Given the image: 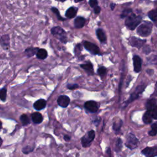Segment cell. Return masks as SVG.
<instances>
[{"mask_svg":"<svg viewBox=\"0 0 157 157\" xmlns=\"http://www.w3.org/2000/svg\"><path fill=\"white\" fill-rule=\"evenodd\" d=\"M142 17L131 13L125 20V25L130 30H134L142 21Z\"/></svg>","mask_w":157,"mask_h":157,"instance_id":"cell-1","label":"cell"},{"mask_svg":"<svg viewBox=\"0 0 157 157\" xmlns=\"http://www.w3.org/2000/svg\"><path fill=\"white\" fill-rule=\"evenodd\" d=\"M153 25L150 21H145L141 24L137 29V34L142 37H147L148 36L152 31Z\"/></svg>","mask_w":157,"mask_h":157,"instance_id":"cell-2","label":"cell"},{"mask_svg":"<svg viewBox=\"0 0 157 157\" xmlns=\"http://www.w3.org/2000/svg\"><path fill=\"white\" fill-rule=\"evenodd\" d=\"M51 32L53 36L59 39V40L63 42L66 43L67 42L66 34L64 29L59 26H55L52 28Z\"/></svg>","mask_w":157,"mask_h":157,"instance_id":"cell-3","label":"cell"},{"mask_svg":"<svg viewBox=\"0 0 157 157\" xmlns=\"http://www.w3.org/2000/svg\"><path fill=\"white\" fill-rule=\"evenodd\" d=\"M139 145V140L132 133H129L127 136L125 145L131 150L136 148Z\"/></svg>","mask_w":157,"mask_h":157,"instance_id":"cell-4","label":"cell"},{"mask_svg":"<svg viewBox=\"0 0 157 157\" xmlns=\"http://www.w3.org/2000/svg\"><path fill=\"white\" fill-rule=\"evenodd\" d=\"M145 86L144 85H139L136 87L135 91L131 94L128 100H127L125 102H124V104H125V107L127 106L129 103H131V102H132L133 101H134L135 99H137L139 98V96L140 94H141L145 90Z\"/></svg>","mask_w":157,"mask_h":157,"instance_id":"cell-5","label":"cell"},{"mask_svg":"<svg viewBox=\"0 0 157 157\" xmlns=\"http://www.w3.org/2000/svg\"><path fill=\"white\" fill-rule=\"evenodd\" d=\"M95 137V132L93 130L88 131L85 136H83L81 139L82 145L84 147H86L90 145L91 142L94 140Z\"/></svg>","mask_w":157,"mask_h":157,"instance_id":"cell-6","label":"cell"},{"mask_svg":"<svg viewBox=\"0 0 157 157\" xmlns=\"http://www.w3.org/2000/svg\"><path fill=\"white\" fill-rule=\"evenodd\" d=\"M83 47L85 48V49H86V50L90 52L91 54L98 55L100 53L99 47L96 45L88 41L83 42Z\"/></svg>","mask_w":157,"mask_h":157,"instance_id":"cell-7","label":"cell"},{"mask_svg":"<svg viewBox=\"0 0 157 157\" xmlns=\"http://www.w3.org/2000/svg\"><path fill=\"white\" fill-rule=\"evenodd\" d=\"M85 108L91 113H95L99 109V104L94 101H88L85 103Z\"/></svg>","mask_w":157,"mask_h":157,"instance_id":"cell-8","label":"cell"},{"mask_svg":"<svg viewBox=\"0 0 157 157\" xmlns=\"http://www.w3.org/2000/svg\"><path fill=\"white\" fill-rule=\"evenodd\" d=\"M129 44L132 47L140 48L146 42L145 39H140L136 37H132L129 39Z\"/></svg>","mask_w":157,"mask_h":157,"instance_id":"cell-9","label":"cell"},{"mask_svg":"<svg viewBox=\"0 0 157 157\" xmlns=\"http://www.w3.org/2000/svg\"><path fill=\"white\" fill-rule=\"evenodd\" d=\"M142 154L147 157H151L157 156V146L149 147H147L141 151Z\"/></svg>","mask_w":157,"mask_h":157,"instance_id":"cell-10","label":"cell"},{"mask_svg":"<svg viewBox=\"0 0 157 157\" xmlns=\"http://www.w3.org/2000/svg\"><path fill=\"white\" fill-rule=\"evenodd\" d=\"M134 71L135 72L138 73L142 69V59L137 55H134L132 58Z\"/></svg>","mask_w":157,"mask_h":157,"instance_id":"cell-11","label":"cell"},{"mask_svg":"<svg viewBox=\"0 0 157 157\" xmlns=\"http://www.w3.org/2000/svg\"><path fill=\"white\" fill-rule=\"evenodd\" d=\"M58 104L62 107H66L70 102V98L66 95H61L58 97L57 100Z\"/></svg>","mask_w":157,"mask_h":157,"instance_id":"cell-12","label":"cell"},{"mask_svg":"<svg viewBox=\"0 0 157 157\" xmlns=\"http://www.w3.org/2000/svg\"><path fill=\"white\" fill-rule=\"evenodd\" d=\"M47 104V102L45 99H39L37 101H36L34 103V108L37 110H40L43 109H44L46 106Z\"/></svg>","mask_w":157,"mask_h":157,"instance_id":"cell-13","label":"cell"},{"mask_svg":"<svg viewBox=\"0 0 157 157\" xmlns=\"http://www.w3.org/2000/svg\"><path fill=\"white\" fill-rule=\"evenodd\" d=\"M153 117L151 110H147L142 117V120L145 124H150L152 122Z\"/></svg>","mask_w":157,"mask_h":157,"instance_id":"cell-14","label":"cell"},{"mask_svg":"<svg viewBox=\"0 0 157 157\" xmlns=\"http://www.w3.org/2000/svg\"><path fill=\"white\" fill-rule=\"evenodd\" d=\"M31 119L33 123L38 124L43 121V117L39 112H34L31 115Z\"/></svg>","mask_w":157,"mask_h":157,"instance_id":"cell-15","label":"cell"},{"mask_svg":"<svg viewBox=\"0 0 157 157\" xmlns=\"http://www.w3.org/2000/svg\"><path fill=\"white\" fill-rule=\"evenodd\" d=\"M85 23V19L82 17H77L74 20V26L77 28H82Z\"/></svg>","mask_w":157,"mask_h":157,"instance_id":"cell-16","label":"cell"},{"mask_svg":"<svg viewBox=\"0 0 157 157\" xmlns=\"http://www.w3.org/2000/svg\"><path fill=\"white\" fill-rule=\"evenodd\" d=\"M156 102L157 99L156 98H151L148 99L145 104L147 110H152L156 105Z\"/></svg>","mask_w":157,"mask_h":157,"instance_id":"cell-17","label":"cell"},{"mask_svg":"<svg viewBox=\"0 0 157 157\" xmlns=\"http://www.w3.org/2000/svg\"><path fill=\"white\" fill-rule=\"evenodd\" d=\"M76 13H77V9L75 8L74 7H71L66 10V16L69 18H72L76 15Z\"/></svg>","mask_w":157,"mask_h":157,"instance_id":"cell-18","label":"cell"},{"mask_svg":"<svg viewBox=\"0 0 157 157\" xmlns=\"http://www.w3.org/2000/svg\"><path fill=\"white\" fill-rule=\"evenodd\" d=\"M96 35L98 38L101 42H105L106 41V36L104 32L101 29H98L96 30Z\"/></svg>","mask_w":157,"mask_h":157,"instance_id":"cell-19","label":"cell"},{"mask_svg":"<svg viewBox=\"0 0 157 157\" xmlns=\"http://www.w3.org/2000/svg\"><path fill=\"white\" fill-rule=\"evenodd\" d=\"M47 55H48V54H47V50L44 48L39 49L36 53L37 58H38L39 59H45L47 57Z\"/></svg>","mask_w":157,"mask_h":157,"instance_id":"cell-20","label":"cell"},{"mask_svg":"<svg viewBox=\"0 0 157 157\" xmlns=\"http://www.w3.org/2000/svg\"><path fill=\"white\" fill-rule=\"evenodd\" d=\"M38 48H28L25 50V54L28 56V57H31L32 56H33L34 54H36L37 51H38Z\"/></svg>","mask_w":157,"mask_h":157,"instance_id":"cell-21","label":"cell"},{"mask_svg":"<svg viewBox=\"0 0 157 157\" xmlns=\"http://www.w3.org/2000/svg\"><path fill=\"white\" fill-rule=\"evenodd\" d=\"M148 16L151 20L157 21V9L149 11L148 13Z\"/></svg>","mask_w":157,"mask_h":157,"instance_id":"cell-22","label":"cell"},{"mask_svg":"<svg viewBox=\"0 0 157 157\" xmlns=\"http://www.w3.org/2000/svg\"><path fill=\"white\" fill-rule=\"evenodd\" d=\"M151 129L148 131V135L151 136H154L157 134V121L152 123L151 124Z\"/></svg>","mask_w":157,"mask_h":157,"instance_id":"cell-23","label":"cell"},{"mask_svg":"<svg viewBox=\"0 0 157 157\" xmlns=\"http://www.w3.org/2000/svg\"><path fill=\"white\" fill-rule=\"evenodd\" d=\"M81 67H82L83 69L86 71L88 72L93 73V65L91 63H87L86 64H83L80 65Z\"/></svg>","mask_w":157,"mask_h":157,"instance_id":"cell-24","label":"cell"},{"mask_svg":"<svg viewBox=\"0 0 157 157\" xmlns=\"http://www.w3.org/2000/svg\"><path fill=\"white\" fill-rule=\"evenodd\" d=\"M123 124V121L121 120H119L118 121H114L113 123V129L114 131H115L116 132L119 131L121 126Z\"/></svg>","mask_w":157,"mask_h":157,"instance_id":"cell-25","label":"cell"},{"mask_svg":"<svg viewBox=\"0 0 157 157\" xmlns=\"http://www.w3.org/2000/svg\"><path fill=\"white\" fill-rule=\"evenodd\" d=\"M20 121H21V122L22 123V124L23 125H27L29 123V118L26 114L21 115L20 117Z\"/></svg>","mask_w":157,"mask_h":157,"instance_id":"cell-26","label":"cell"},{"mask_svg":"<svg viewBox=\"0 0 157 157\" xmlns=\"http://www.w3.org/2000/svg\"><path fill=\"white\" fill-rule=\"evenodd\" d=\"M7 96V89L6 88H2L0 91V98L1 101H4L6 99Z\"/></svg>","mask_w":157,"mask_h":157,"instance_id":"cell-27","label":"cell"},{"mask_svg":"<svg viewBox=\"0 0 157 157\" xmlns=\"http://www.w3.org/2000/svg\"><path fill=\"white\" fill-rule=\"evenodd\" d=\"M132 10L131 9H124L121 14V18H125V17H127L128 16H129L131 13H132Z\"/></svg>","mask_w":157,"mask_h":157,"instance_id":"cell-28","label":"cell"},{"mask_svg":"<svg viewBox=\"0 0 157 157\" xmlns=\"http://www.w3.org/2000/svg\"><path fill=\"white\" fill-rule=\"evenodd\" d=\"M122 148V141L121 139H118L116 142V145H115V151L118 152L121 151Z\"/></svg>","mask_w":157,"mask_h":157,"instance_id":"cell-29","label":"cell"},{"mask_svg":"<svg viewBox=\"0 0 157 157\" xmlns=\"http://www.w3.org/2000/svg\"><path fill=\"white\" fill-rule=\"evenodd\" d=\"M52 12H53L54 13L56 14V17H57V18H58V20H65V18H63V17L60 15L59 12L58 10L56 8H55V7H52Z\"/></svg>","mask_w":157,"mask_h":157,"instance_id":"cell-30","label":"cell"},{"mask_svg":"<svg viewBox=\"0 0 157 157\" xmlns=\"http://www.w3.org/2000/svg\"><path fill=\"white\" fill-rule=\"evenodd\" d=\"M106 71H107V70H106L105 67H100L98 69V74L101 77H102V76H104L105 74Z\"/></svg>","mask_w":157,"mask_h":157,"instance_id":"cell-31","label":"cell"},{"mask_svg":"<svg viewBox=\"0 0 157 157\" xmlns=\"http://www.w3.org/2000/svg\"><path fill=\"white\" fill-rule=\"evenodd\" d=\"M82 47L81 44H77V45L75 46V49H74V53H75V54L76 55H79L80 54L81 51H82Z\"/></svg>","mask_w":157,"mask_h":157,"instance_id":"cell-32","label":"cell"},{"mask_svg":"<svg viewBox=\"0 0 157 157\" xmlns=\"http://www.w3.org/2000/svg\"><path fill=\"white\" fill-rule=\"evenodd\" d=\"M33 149H34V147H31L30 146H26L22 149V151L25 154H28V153H30L31 151H32L33 150Z\"/></svg>","mask_w":157,"mask_h":157,"instance_id":"cell-33","label":"cell"},{"mask_svg":"<svg viewBox=\"0 0 157 157\" xmlns=\"http://www.w3.org/2000/svg\"><path fill=\"white\" fill-rule=\"evenodd\" d=\"M151 111L153 118L157 120V105L152 110H151Z\"/></svg>","mask_w":157,"mask_h":157,"instance_id":"cell-34","label":"cell"},{"mask_svg":"<svg viewBox=\"0 0 157 157\" xmlns=\"http://www.w3.org/2000/svg\"><path fill=\"white\" fill-rule=\"evenodd\" d=\"M78 87V85L77 84L74 83V84H68L67 85V88L69 90H74Z\"/></svg>","mask_w":157,"mask_h":157,"instance_id":"cell-35","label":"cell"},{"mask_svg":"<svg viewBox=\"0 0 157 157\" xmlns=\"http://www.w3.org/2000/svg\"><path fill=\"white\" fill-rule=\"evenodd\" d=\"M89 4L91 7L94 8L98 6V1L97 0H90Z\"/></svg>","mask_w":157,"mask_h":157,"instance_id":"cell-36","label":"cell"},{"mask_svg":"<svg viewBox=\"0 0 157 157\" xmlns=\"http://www.w3.org/2000/svg\"><path fill=\"white\" fill-rule=\"evenodd\" d=\"M94 13L96 14H98L101 11V7L98 6H96L95 7H94Z\"/></svg>","mask_w":157,"mask_h":157,"instance_id":"cell-37","label":"cell"},{"mask_svg":"<svg viewBox=\"0 0 157 157\" xmlns=\"http://www.w3.org/2000/svg\"><path fill=\"white\" fill-rule=\"evenodd\" d=\"M64 139L66 141H69V140H70L71 138H70V137H69L68 135H64Z\"/></svg>","mask_w":157,"mask_h":157,"instance_id":"cell-38","label":"cell"},{"mask_svg":"<svg viewBox=\"0 0 157 157\" xmlns=\"http://www.w3.org/2000/svg\"><path fill=\"white\" fill-rule=\"evenodd\" d=\"M115 6V3H111L110 4V8H111L112 10H113L114 9Z\"/></svg>","mask_w":157,"mask_h":157,"instance_id":"cell-39","label":"cell"},{"mask_svg":"<svg viewBox=\"0 0 157 157\" xmlns=\"http://www.w3.org/2000/svg\"><path fill=\"white\" fill-rule=\"evenodd\" d=\"M83 1V0H74V1H75V2H80V1Z\"/></svg>","mask_w":157,"mask_h":157,"instance_id":"cell-40","label":"cell"},{"mask_svg":"<svg viewBox=\"0 0 157 157\" xmlns=\"http://www.w3.org/2000/svg\"><path fill=\"white\" fill-rule=\"evenodd\" d=\"M58 1H61V2H64V1H65L66 0H58Z\"/></svg>","mask_w":157,"mask_h":157,"instance_id":"cell-41","label":"cell"}]
</instances>
